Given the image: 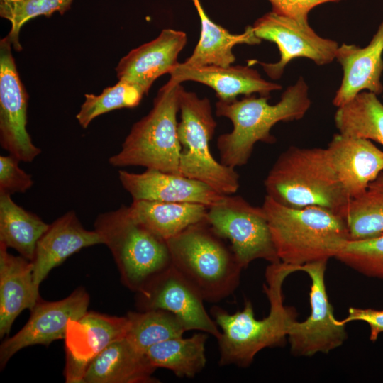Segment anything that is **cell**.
Listing matches in <instances>:
<instances>
[{"label": "cell", "instance_id": "cell-36", "mask_svg": "<svg viewBox=\"0 0 383 383\" xmlns=\"http://www.w3.org/2000/svg\"><path fill=\"white\" fill-rule=\"evenodd\" d=\"M355 321H364L368 324L369 338L372 342H375L379 335L383 333V310L350 307L348 316L341 321L347 324Z\"/></svg>", "mask_w": 383, "mask_h": 383}, {"label": "cell", "instance_id": "cell-30", "mask_svg": "<svg viewBox=\"0 0 383 383\" xmlns=\"http://www.w3.org/2000/svg\"><path fill=\"white\" fill-rule=\"evenodd\" d=\"M345 220L350 240H361L383 233V172L365 192L350 199Z\"/></svg>", "mask_w": 383, "mask_h": 383}, {"label": "cell", "instance_id": "cell-9", "mask_svg": "<svg viewBox=\"0 0 383 383\" xmlns=\"http://www.w3.org/2000/svg\"><path fill=\"white\" fill-rule=\"evenodd\" d=\"M206 221L231 248L245 269L254 260L270 264L281 262L262 207L255 206L240 196L225 195L208 207Z\"/></svg>", "mask_w": 383, "mask_h": 383}, {"label": "cell", "instance_id": "cell-23", "mask_svg": "<svg viewBox=\"0 0 383 383\" xmlns=\"http://www.w3.org/2000/svg\"><path fill=\"white\" fill-rule=\"evenodd\" d=\"M156 368L125 337L108 345L89 364L81 383H153Z\"/></svg>", "mask_w": 383, "mask_h": 383}, {"label": "cell", "instance_id": "cell-10", "mask_svg": "<svg viewBox=\"0 0 383 383\" xmlns=\"http://www.w3.org/2000/svg\"><path fill=\"white\" fill-rule=\"evenodd\" d=\"M328 261L304 265L299 271L311 279L309 302L311 313L301 322L295 320L287 334L291 352L297 356L311 357L317 353H328L340 347L348 338L346 324L334 316L325 284Z\"/></svg>", "mask_w": 383, "mask_h": 383}, {"label": "cell", "instance_id": "cell-25", "mask_svg": "<svg viewBox=\"0 0 383 383\" xmlns=\"http://www.w3.org/2000/svg\"><path fill=\"white\" fill-rule=\"evenodd\" d=\"M128 206L136 221L165 240L206 221L208 211V206L195 203L133 200Z\"/></svg>", "mask_w": 383, "mask_h": 383}, {"label": "cell", "instance_id": "cell-4", "mask_svg": "<svg viewBox=\"0 0 383 383\" xmlns=\"http://www.w3.org/2000/svg\"><path fill=\"white\" fill-rule=\"evenodd\" d=\"M266 195L284 206L329 209L345 218L350 201L331 165L326 148L290 146L264 180Z\"/></svg>", "mask_w": 383, "mask_h": 383}, {"label": "cell", "instance_id": "cell-27", "mask_svg": "<svg viewBox=\"0 0 383 383\" xmlns=\"http://www.w3.org/2000/svg\"><path fill=\"white\" fill-rule=\"evenodd\" d=\"M48 226L38 215L13 201L11 194L0 193V243L33 261L37 243Z\"/></svg>", "mask_w": 383, "mask_h": 383}, {"label": "cell", "instance_id": "cell-32", "mask_svg": "<svg viewBox=\"0 0 383 383\" xmlns=\"http://www.w3.org/2000/svg\"><path fill=\"white\" fill-rule=\"evenodd\" d=\"M73 0H0V16L11 23L7 35L13 48L22 50L20 32L25 23L38 16H51L55 12L63 15L71 9Z\"/></svg>", "mask_w": 383, "mask_h": 383}, {"label": "cell", "instance_id": "cell-24", "mask_svg": "<svg viewBox=\"0 0 383 383\" xmlns=\"http://www.w3.org/2000/svg\"><path fill=\"white\" fill-rule=\"evenodd\" d=\"M198 13L200 38L192 55L183 62L190 67L218 65L226 67L235 61L233 49L239 44L257 45L262 42L254 33L252 26L245 31L233 34L213 22L205 12L200 0H191Z\"/></svg>", "mask_w": 383, "mask_h": 383}, {"label": "cell", "instance_id": "cell-2", "mask_svg": "<svg viewBox=\"0 0 383 383\" xmlns=\"http://www.w3.org/2000/svg\"><path fill=\"white\" fill-rule=\"evenodd\" d=\"M309 87L302 77L295 84L288 87L280 100L270 104V96H245L240 100H218L216 115L228 118L231 132L217 138L220 162L236 168L246 165L257 142L274 143L277 140L270 131L279 122L302 118L311 106Z\"/></svg>", "mask_w": 383, "mask_h": 383}, {"label": "cell", "instance_id": "cell-13", "mask_svg": "<svg viewBox=\"0 0 383 383\" xmlns=\"http://www.w3.org/2000/svg\"><path fill=\"white\" fill-rule=\"evenodd\" d=\"M89 296L79 287L67 297L56 301L40 299L30 310L25 326L0 346V365L4 368L10 358L20 350L35 345H49L65 339L70 320H78L87 312Z\"/></svg>", "mask_w": 383, "mask_h": 383}, {"label": "cell", "instance_id": "cell-17", "mask_svg": "<svg viewBox=\"0 0 383 383\" xmlns=\"http://www.w3.org/2000/svg\"><path fill=\"white\" fill-rule=\"evenodd\" d=\"M187 42L184 31L163 29L155 39L131 50L120 60L115 68L118 80L137 84L147 95L154 82L179 63L178 56Z\"/></svg>", "mask_w": 383, "mask_h": 383}, {"label": "cell", "instance_id": "cell-5", "mask_svg": "<svg viewBox=\"0 0 383 383\" xmlns=\"http://www.w3.org/2000/svg\"><path fill=\"white\" fill-rule=\"evenodd\" d=\"M207 221L167 240L172 265L204 301L217 303L234 293L243 268Z\"/></svg>", "mask_w": 383, "mask_h": 383}, {"label": "cell", "instance_id": "cell-34", "mask_svg": "<svg viewBox=\"0 0 383 383\" xmlns=\"http://www.w3.org/2000/svg\"><path fill=\"white\" fill-rule=\"evenodd\" d=\"M19 162L10 154L0 156V193H24L33 185L32 175L19 167Z\"/></svg>", "mask_w": 383, "mask_h": 383}, {"label": "cell", "instance_id": "cell-21", "mask_svg": "<svg viewBox=\"0 0 383 383\" xmlns=\"http://www.w3.org/2000/svg\"><path fill=\"white\" fill-rule=\"evenodd\" d=\"M169 74L179 83L192 81L205 84L215 91L218 100L223 101L253 94L270 96L271 91L282 89L280 84L264 79L257 70L248 65L190 67L179 62Z\"/></svg>", "mask_w": 383, "mask_h": 383}, {"label": "cell", "instance_id": "cell-6", "mask_svg": "<svg viewBox=\"0 0 383 383\" xmlns=\"http://www.w3.org/2000/svg\"><path fill=\"white\" fill-rule=\"evenodd\" d=\"M183 88L182 83L170 78L159 89L152 108L133 125L121 150L109 157L111 165L142 166L182 175L177 113Z\"/></svg>", "mask_w": 383, "mask_h": 383}, {"label": "cell", "instance_id": "cell-28", "mask_svg": "<svg viewBox=\"0 0 383 383\" xmlns=\"http://www.w3.org/2000/svg\"><path fill=\"white\" fill-rule=\"evenodd\" d=\"M334 121L340 133L374 140L383 145V104L375 94L360 92L338 108Z\"/></svg>", "mask_w": 383, "mask_h": 383}, {"label": "cell", "instance_id": "cell-26", "mask_svg": "<svg viewBox=\"0 0 383 383\" xmlns=\"http://www.w3.org/2000/svg\"><path fill=\"white\" fill-rule=\"evenodd\" d=\"M208 338L209 334L201 331L189 338H173L152 345L145 353L156 369L165 368L179 377L192 378L205 367Z\"/></svg>", "mask_w": 383, "mask_h": 383}, {"label": "cell", "instance_id": "cell-7", "mask_svg": "<svg viewBox=\"0 0 383 383\" xmlns=\"http://www.w3.org/2000/svg\"><path fill=\"white\" fill-rule=\"evenodd\" d=\"M110 250L123 285L142 292L157 277L172 266L167 240L140 223L129 206L99 213L94 223Z\"/></svg>", "mask_w": 383, "mask_h": 383}, {"label": "cell", "instance_id": "cell-18", "mask_svg": "<svg viewBox=\"0 0 383 383\" xmlns=\"http://www.w3.org/2000/svg\"><path fill=\"white\" fill-rule=\"evenodd\" d=\"M326 150L334 171L350 199L365 192L383 172V151L370 140L337 133Z\"/></svg>", "mask_w": 383, "mask_h": 383}, {"label": "cell", "instance_id": "cell-20", "mask_svg": "<svg viewBox=\"0 0 383 383\" xmlns=\"http://www.w3.org/2000/svg\"><path fill=\"white\" fill-rule=\"evenodd\" d=\"M102 236L96 231L84 228L74 211L57 218L37 243L33 264V280L39 289L49 272L67 257L81 249L104 244Z\"/></svg>", "mask_w": 383, "mask_h": 383}, {"label": "cell", "instance_id": "cell-14", "mask_svg": "<svg viewBox=\"0 0 383 383\" xmlns=\"http://www.w3.org/2000/svg\"><path fill=\"white\" fill-rule=\"evenodd\" d=\"M204 301L172 265L137 293L136 298L139 311H168L180 319L187 331H199L217 339L221 331L205 309Z\"/></svg>", "mask_w": 383, "mask_h": 383}, {"label": "cell", "instance_id": "cell-15", "mask_svg": "<svg viewBox=\"0 0 383 383\" xmlns=\"http://www.w3.org/2000/svg\"><path fill=\"white\" fill-rule=\"evenodd\" d=\"M126 316L87 311L78 320H70L65 338L67 383H81L93 360L111 343L124 338Z\"/></svg>", "mask_w": 383, "mask_h": 383}, {"label": "cell", "instance_id": "cell-16", "mask_svg": "<svg viewBox=\"0 0 383 383\" xmlns=\"http://www.w3.org/2000/svg\"><path fill=\"white\" fill-rule=\"evenodd\" d=\"M118 178L133 200L195 203L209 207L225 196L200 181L153 169L141 173L120 170Z\"/></svg>", "mask_w": 383, "mask_h": 383}, {"label": "cell", "instance_id": "cell-33", "mask_svg": "<svg viewBox=\"0 0 383 383\" xmlns=\"http://www.w3.org/2000/svg\"><path fill=\"white\" fill-rule=\"evenodd\" d=\"M335 257L365 276L383 279V233L348 240Z\"/></svg>", "mask_w": 383, "mask_h": 383}, {"label": "cell", "instance_id": "cell-35", "mask_svg": "<svg viewBox=\"0 0 383 383\" xmlns=\"http://www.w3.org/2000/svg\"><path fill=\"white\" fill-rule=\"evenodd\" d=\"M272 5V11L280 16L293 18L302 23H308V15L316 6L328 2L342 0H267Z\"/></svg>", "mask_w": 383, "mask_h": 383}, {"label": "cell", "instance_id": "cell-29", "mask_svg": "<svg viewBox=\"0 0 383 383\" xmlns=\"http://www.w3.org/2000/svg\"><path fill=\"white\" fill-rule=\"evenodd\" d=\"M125 338L138 350L145 351L165 340L181 337L187 331L174 313L163 309L128 311Z\"/></svg>", "mask_w": 383, "mask_h": 383}, {"label": "cell", "instance_id": "cell-11", "mask_svg": "<svg viewBox=\"0 0 383 383\" xmlns=\"http://www.w3.org/2000/svg\"><path fill=\"white\" fill-rule=\"evenodd\" d=\"M252 27L258 38L272 42L279 48L278 62H257L272 79H280L287 64L297 57L309 58L317 65L331 63L335 59L338 43L319 36L309 23L270 11L257 19Z\"/></svg>", "mask_w": 383, "mask_h": 383}, {"label": "cell", "instance_id": "cell-22", "mask_svg": "<svg viewBox=\"0 0 383 383\" xmlns=\"http://www.w3.org/2000/svg\"><path fill=\"white\" fill-rule=\"evenodd\" d=\"M0 243V337L9 334L13 321L40 299L33 280V262L9 253Z\"/></svg>", "mask_w": 383, "mask_h": 383}, {"label": "cell", "instance_id": "cell-19", "mask_svg": "<svg viewBox=\"0 0 383 383\" xmlns=\"http://www.w3.org/2000/svg\"><path fill=\"white\" fill-rule=\"evenodd\" d=\"M382 52L383 22L366 47L345 43L338 46L335 59L343 67V76L333 99L334 106H343L365 89L376 95L382 93Z\"/></svg>", "mask_w": 383, "mask_h": 383}, {"label": "cell", "instance_id": "cell-1", "mask_svg": "<svg viewBox=\"0 0 383 383\" xmlns=\"http://www.w3.org/2000/svg\"><path fill=\"white\" fill-rule=\"evenodd\" d=\"M296 271L299 267L282 262L267 267L264 292L270 308L262 319L256 318L253 306L248 300L243 310L234 313L217 306L211 309V316L221 328L217 338L220 365L247 367L262 350L283 345L290 325L296 320V313L293 307L284 306L282 286L286 277Z\"/></svg>", "mask_w": 383, "mask_h": 383}, {"label": "cell", "instance_id": "cell-3", "mask_svg": "<svg viewBox=\"0 0 383 383\" xmlns=\"http://www.w3.org/2000/svg\"><path fill=\"white\" fill-rule=\"evenodd\" d=\"M262 207L281 262L328 261L350 240L345 218L321 206L290 208L265 196Z\"/></svg>", "mask_w": 383, "mask_h": 383}, {"label": "cell", "instance_id": "cell-31", "mask_svg": "<svg viewBox=\"0 0 383 383\" xmlns=\"http://www.w3.org/2000/svg\"><path fill=\"white\" fill-rule=\"evenodd\" d=\"M145 94L137 84L119 79L115 85L105 88L99 95L86 94L76 118L83 128H87L94 119L104 113L123 108L136 107Z\"/></svg>", "mask_w": 383, "mask_h": 383}, {"label": "cell", "instance_id": "cell-12", "mask_svg": "<svg viewBox=\"0 0 383 383\" xmlns=\"http://www.w3.org/2000/svg\"><path fill=\"white\" fill-rule=\"evenodd\" d=\"M6 35L0 40V144L10 155L32 162L41 150L27 131L28 95L21 80Z\"/></svg>", "mask_w": 383, "mask_h": 383}, {"label": "cell", "instance_id": "cell-8", "mask_svg": "<svg viewBox=\"0 0 383 383\" xmlns=\"http://www.w3.org/2000/svg\"><path fill=\"white\" fill-rule=\"evenodd\" d=\"M180 121L178 138L181 145L180 174L200 181L223 195L234 194L240 187L235 168L217 161L210 150L217 122L210 100L200 98L184 88L179 96Z\"/></svg>", "mask_w": 383, "mask_h": 383}]
</instances>
